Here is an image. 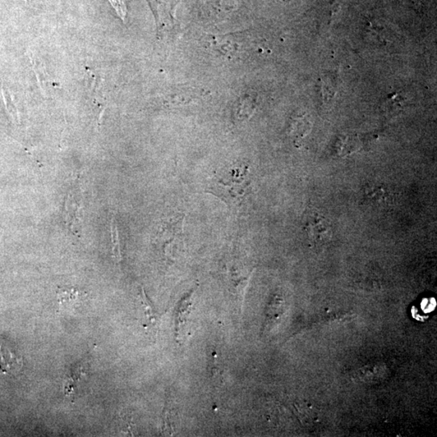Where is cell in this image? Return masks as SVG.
Segmentation results:
<instances>
[{"instance_id":"cell-1","label":"cell","mask_w":437,"mask_h":437,"mask_svg":"<svg viewBox=\"0 0 437 437\" xmlns=\"http://www.w3.org/2000/svg\"><path fill=\"white\" fill-rule=\"evenodd\" d=\"M251 188L249 169L246 165L237 164L216 174L211 182L209 192L230 209L239 210L250 195Z\"/></svg>"},{"instance_id":"cell-2","label":"cell","mask_w":437,"mask_h":437,"mask_svg":"<svg viewBox=\"0 0 437 437\" xmlns=\"http://www.w3.org/2000/svg\"><path fill=\"white\" fill-rule=\"evenodd\" d=\"M305 230L310 242L316 245H323L330 242L333 235L332 225L330 220L320 215L311 216L306 224Z\"/></svg>"},{"instance_id":"cell-3","label":"cell","mask_w":437,"mask_h":437,"mask_svg":"<svg viewBox=\"0 0 437 437\" xmlns=\"http://www.w3.org/2000/svg\"><path fill=\"white\" fill-rule=\"evenodd\" d=\"M64 217L72 231L76 232L80 228L83 218V206L81 201L77 200L74 193H70L67 195Z\"/></svg>"},{"instance_id":"cell-4","label":"cell","mask_w":437,"mask_h":437,"mask_svg":"<svg viewBox=\"0 0 437 437\" xmlns=\"http://www.w3.org/2000/svg\"><path fill=\"white\" fill-rule=\"evenodd\" d=\"M192 299V291L187 296L182 298L179 303L176 315V331L178 337H181L182 330L185 328L186 321L188 319L189 312H190V307Z\"/></svg>"},{"instance_id":"cell-5","label":"cell","mask_w":437,"mask_h":437,"mask_svg":"<svg viewBox=\"0 0 437 437\" xmlns=\"http://www.w3.org/2000/svg\"><path fill=\"white\" fill-rule=\"evenodd\" d=\"M21 366V361L9 350L0 345V371L9 374Z\"/></svg>"},{"instance_id":"cell-6","label":"cell","mask_w":437,"mask_h":437,"mask_svg":"<svg viewBox=\"0 0 437 437\" xmlns=\"http://www.w3.org/2000/svg\"><path fill=\"white\" fill-rule=\"evenodd\" d=\"M389 193L384 186H370L366 189L365 198L367 201L376 205L390 204L392 200L390 199Z\"/></svg>"},{"instance_id":"cell-7","label":"cell","mask_w":437,"mask_h":437,"mask_svg":"<svg viewBox=\"0 0 437 437\" xmlns=\"http://www.w3.org/2000/svg\"><path fill=\"white\" fill-rule=\"evenodd\" d=\"M81 292L75 288L68 290H59L57 292L58 306L61 310L67 309V308L74 306L79 300Z\"/></svg>"},{"instance_id":"cell-8","label":"cell","mask_w":437,"mask_h":437,"mask_svg":"<svg viewBox=\"0 0 437 437\" xmlns=\"http://www.w3.org/2000/svg\"><path fill=\"white\" fill-rule=\"evenodd\" d=\"M110 239H111L114 259L116 264H120L122 260L121 243L120 239H119L116 220H115L114 216H113L111 222H110Z\"/></svg>"},{"instance_id":"cell-9","label":"cell","mask_w":437,"mask_h":437,"mask_svg":"<svg viewBox=\"0 0 437 437\" xmlns=\"http://www.w3.org/2000/svg\"><path fill=\"white\" fill-rule=\"evenodd\" d=\"M110 6L113 7L118 16L121 18L123 21H126L127 15V8L124 0H108Z\"/></svg>"},{"instance_id":"cell-10","label":"cell","mask_w":437,"mask_h":437,"mask_svg":"<svg viewBox=\"0 0 437 437\" xmlns=\"http://www.w3.org/2000/svg\"><path fill=\"white\" fill-rule=\"evenodd\" d=\"M141 299H142V305H144L145 307V312L147 314V317H148L149 320L151 321V323H153L154 321V323H155L156 321L155 312L153 311V307H151V303H149L148 300V298H147L145 295L144 289H142Z\"/></svg>"}]
</instances>
